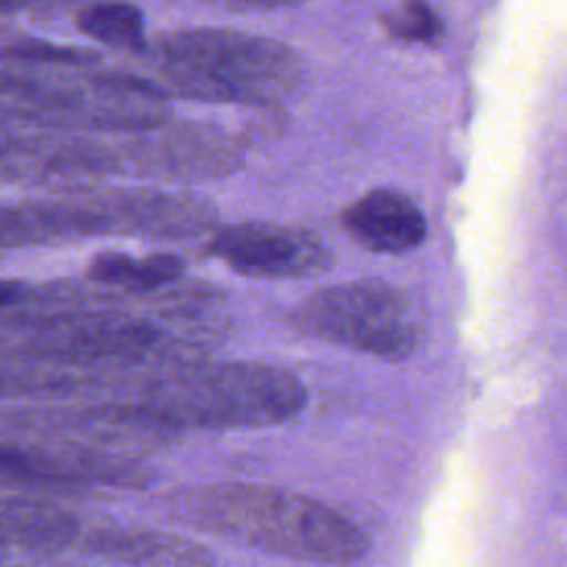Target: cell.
Wrapping results in <instances>:
<instances>
[{"instance_id":"3957f363","label":"cell","mask_w":567,"mask_h":567,"mask_svg":"<svg viewBox=\"0 0 567 567\" xmlns=\"http://www.w3.org/2000/svg\"><path fill=\"white\" fill-rule=\"evenodd\" d=\"M142 55L151 69L142 80L166 100L268 109L295 97L306 80L295 49L233 29L166 31L151 38Z\"/></svg>"},{"instance_id":"7c38bea8","label":"cell","mask_w":567,"mask_h":567,"mask_svg":"<svg viewBox=\"0 0 567 567\" xmlns=\"http://www.w3.org/2000/svg\"><path fill=\"white\" fill-rule=\"evenodd\" d=\"M18 295H20V290H18L13 284L0 281V306L16 301V297H18Z\"/></svg>"},{"instance_id":"7a4b0ae2","label":"cell","mask_w":567,"mask_h":567,"mask_svg":"<svg viewBox=\"0 0 567 567\" xmlns=\"http://www.w3.org/2000/svg\"><path fill=\"white\" fill-rule=\"evenodd\" d=\"M164 518L195 532L315 565H354L370 551V536L337 507L288 487L219 481L159 494Z\"/></svg>"},{"instance_id":"30bf717a","label":"cell","mask_w":567,"mask_h":567,"mask_svg":"<svg viewBox=\"0 0 567 567\" xmlns=\"http://www.w3.org/2000/svg\"><path fill=\"white\" fill-rule=\"evenodd\" d=\"M199 2L230 9V11H275V9L295 7L303 0H199Z\"/></svg>"},{"instance_id":"9c48e42d","label":"cell","mask_w":567,"mask_h":567,"mask_svg":"<svg viewBox=\"0 0 567 567\" xmlns=\"http://www.w3.org/2000/svg\"><path fill=\"white\" fill-rule=\"evenodd\" d=\"M383 24L394 38L419 44L436 42L443 31V22L427 0H403L385 16Z\"/></svg>"},{"instance_id":"4fadbf2b","label":"cell","mask_w":567,"mask_h":567,"mask_svg":"<svg viewBox=\"0 0 567 567\" xmlns=\"http://www.w3.org/2000/svg\"><path fill=\"white\" fill-rule=\"evenodd\" d=\"M27 2H33V0H0V11L2 9H13V7H22Z\"/></svg>"},{"instance_id":"8992f818","label":"cell","mask_w":567,"mask_h":567,"mask_svg":"<svg viewBox=\"0 0 567 567\" xmlns=\"http://www.w3.org/2000/svg\"><path fill=\"white\" fill-rule=\"evenodd\" d=\"M341 226L359 246L381 255H403L427 235L421 208L392 188H372L357 197L343 208Z\"/></svg>"},{"instance_id":"52a82bcc","label":"cell","mask_w":567,"mask_h":567,"mask_svg":"<svg viewBox=\"0 0 567 567\" xmlns=\"http://www.w3.org/2000/svg\"><path fill=\"white\" fill-rule=\"evenodd\" d=\"M184 261L173 252L133 257L126 252H100L89 266V277L106 288L142 295L166 288L184 277Z\"/></svg>"},{"instance_id":"5b68a950","label":"cell","mask_w":567,"mask_h":567,"mask_svg":"<svg viewBox=\"0 0 567 567\" xmlns=\"http://www.w3.org/2000/svg\"><path fill=\"white\" fill-rule=\"evenodd\" d=\"M208 252L226 268L257 279H301L330 268V252L315 235L272 221L215 228Z\"/></svg>"},{"instance_id":"8fae6325","label":"cell","mask_w":567,"mask_h":567,"mask_svg":"<svg viewBox=\"0 0 567 567\" xmlns=\"http://www.w3.org/2000/svg\"><path fill=\"white\" fill-rule=\"evenodd\" d=\"M29 458H24L20 452H13L9 447H0V465L11 467V465H27Z\"/></svg>"},{"instance_id":"277c9868","label":"cell","mask_w":567,"mask_h":567,"mask_svg":"<svg viewBox=\"0 0 567 567\" xmlns=\"http://www.w3.org/2000/svg\"><path fill=\"white\" fill-rule=\"evenodd\" d=\"M288 323L310 339L383 361L410 359L425 337L412 297L379 279L323 286L290 310Z\"/></svg>"},{"instance_id":"6da1fadb","label":"cell","mask_w":567,"mask_h":567,"mask_svg":"<svg viewBox=\"0 0 567 567\" xmlns=\"http://www.w3.org/2000/svg\"><path fill=\"white\" fill-rule=\"evenodd\" d=\"M104 408L173 434L264 430L295 419L308 390L292 372L264 361H179L122 374Z\"/></svg>"},{"instance_id":"ba28073f","label":"cell","mask_w":567,"mask_h":567,"mask_svg":"<svg viewBox=\"0 0 567 567\" xmlns=\"http://www.w3.org/2000/svg\"><path fill=\"white\" fill-rule=\"evenodd\" d=\"M75 22L78 29L91 40L133 55H142L148 42L144 35V16L131 2H93L78 13Z\"/></svg>"}]
</instances>
